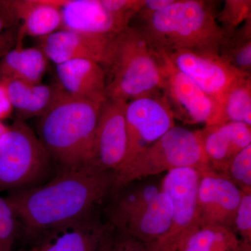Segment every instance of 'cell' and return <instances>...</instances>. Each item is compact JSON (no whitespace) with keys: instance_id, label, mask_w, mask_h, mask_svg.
I'll return each instance as SVG.
<instances>
[{"instance_id":"8","label":"cell","mask_w":251,"mask_h":251,"mask_svg":"<svg viewBox=\"0 0 251 251\" xmlns=\"http://www.w3.org/2000/svg\"><path fill=\"white\" fill-rule=\"evenodd\" d=\"M201 172L191 168L168 172L161 188L171 200L173 213L168 232L158 242L153 243L163 251H178L195 230L200 227L198 193Z\"/></svg>"},{"instance_id":"31","label":"cell","mask_w":251,"mask_h":251,"mask_svg":"<svg viewBox=\"0 0 251 251\" xmlns=\"http://www.w3.org/2000/svg\"><path fill=\"white\" fill-rule=\"evenodd\" d=\"M175 0H145V4L137 16H148L168 7Z\"/></svg>"},{"instance_id":"28","label":"cell","mask_w":251,"mask_h":251,"mask_svg":"<svg viewBox=\"0 0 251 251\" xmlns=\"http://www.w3.org/2000/svg\"><path fill=\"white\" fill-rule=\"evenodd\" d=\"M18 221L6 201L0 197V251H11L17 236Z\"/></svg>"},{"instance_id":"9","label":"cell","mask_w":251,"mask_h":251,"mask_svg":"<svg viewBox=\"0 0 251 251\" xmlns=\"http://www.w3.org/2000/svg\"><path fill=\"white\" fill-rule=\"evenodd\" d=\"M125 116L126 154L119 171L175 126V117L161 90L153 91L127 102Z\"/></svg>"},{"instance_id":"7","label":"cell","mask_w":251,"mask_h":251,"mask_svg":"<svg viewBox=\"0 0 251 251\" xmlns=\"http://www.w3.org/2000/svg\"><path fill=\"white\" fill-rule=\"evenodd\" d=\"M50 160L39 137L16 120L0 139V191L31 188L45 176Z\"/></svg>"},{"instance_id":"4","label":"cell","mask_w":251,"mask_h":251,"mask_svg":"<svg viewBox=\"0 0 251 251\" xmlns=\"http://www.w3.org/2000/svg\"><path fill=\"white\" fill-rule=\"evenodd\" d=\"M103 68L108 99L127 103L161 90L163 78L158 57L143 34L133 26L114 36Z\"/></svg>"},{"instance_id":"18","label":"cell","mask_w":251,"mask_h":251,"mask_svg":"<svg viewBox=\"0 0 251 251\" xmlns=\"http://www.w3.org/2000/svg\"><path fill=\"white\" fill-rule=\"evenodd\" d=\"M60 11L64 30L114 36L128 27L112 16L101 0H61Z\"/></svg>"},{"instance_id":"6","label":"cell","mask_w":251,"mask_h":251,"mask_svg":"<svg viewBox=\"0 0 251 251\" xmlns=\"http://www.w3.org/2000/svg\"><path fill=\"white\" fill-rule=\"evenodd\" d=\"M171 200L160 185L142 184L128 188L109 210V224L115 230L144 243H156L171 224Z\"/></svg>"},{"instance_id":"17","label":"cell","mask_w":251,"mask_h":251,"mask_svg":"<svg viewBox=\"0 0 251 251\" xmlns=\"http://www.w3.org/2000/svg\"><path fill=\"white\" fill-rule=\"evenodd\" d=\"M1 3L15 22H23L16 48L21 47L25 36L40 39L60 29L61 0H10Z\"/></svg>"},{"instance_id":"32","label":"cell","mask_w":251,"mask_h":251,"mask_svg":"<svg viewBox=\"0 0 251 251\" xmlns=\"http://www.w3.org/2000/svg\"><path fill=\"white\" fill-rule=\"evenodd\" d=\"M14 111V108L8 96L4 82L0 80V121L9 118Z\"/></svg>"},{"instance_id":"13","label":"cell","mask_w":251,"mask_h":251,"mask_svg":"<svg viewBox=\"0 0 251 251\" xmlns=\"http://www.w3.org/2000/svg\"><path fill=\"white\" fill-rule=\"evenodd\" d=\"M126 103L107 99L102 103L91 164L117 173L125 162L127 149Z\"/></svg>"},{"instance_id":"22","label":"cell","mask_w":251,"mask_h":251,"mask_svg":"<svg viewBox=\"0 0 251 251\" xmlns=\"http://www.w3.org/2000/svg\"><path fill=\"white\" fill-rule=\"evenodd\" d=\"M228 122H242L251 126V75L239 77L225 92L209 125Z\"/></svg>"},{"instance_id":"14","label":"cell","mask_w":251,"mask_h":251,"mask_svg":"<svg viewBox=\"0 0 251 251\" xmlns=\"http://www.w3.org/2000/svg\"><path fill=\"white\" fill-rule=\"evenodd\" d=\"M242 191L223 175L213 171L201 173L198 193L200 227H233Z\"/></svg>"},{"instance_id":"2","label":"cell","mask_w":251,"mask_h":251,"mask_svg":"<svg viewBox=\"0 0 251 251\" xmlns=\"http://www.w3.org/2000/svg\"><path fill=\"white\" fill-rule=\"evenodd\" d=\"M215 1L175 0L148 16H136L140 31L156 52L186 50L219 54L224 33L216 21Z\"/></svg>"},{"instance_id":"34","label":"cell","mask_w":251,"mask_h":251,"mask_svg":"<svg viewBox=\"0 0 251 251\" xmlns=\"http://www.w3.org/2000/svg\"></svg>"},{"instance_id":"10","label":"cell","mask_w":251,"mask_h":251,"mask_svg":"<svg viewBox=\"0 0 251 251\" xmlns=\"http://www.w3.org/2000/svg\"><path fill=\"white\" fill-rule=\"evenodd\" d=\"M155 52L161 65V92L175 120L185 125H209L215 113V102L194 81L173 65L166 54Z\"/></svg>"},{"instance_id":"29","label":"cell","mask_w":251,"mask_h":251,"mask_svg":"<svg viewBox=\"0 0 251 251\" xmlns=\"http://www.w3.org/2000/svg\"><path fill=\"white\" fill-rule=\"evenodd\" d=\"M101 2L117 21L127 27L143 7L145 0H101Z\"/></svg>"},{"instance_id":"25","label":"cell","mask_w":251,"mask_h":251,"mask_svg":"<svg viewBox=\"0 0 251 251\" xmlns=\"http://www.w3.org/2000/svg\"><path fill=\"white\" fill-rule=\"evenodd\" d=\"M251 18V0H226L216 21L225 35H229Z\"/></svg>"},{"instance_id":"3","label":"cell","mask_w":251,"mask_h":251,"mask_svg":"<svg viewBox=\"0 0 251 251\" xmlns=\"http://www.w3.org/2000/svg\"><path fill=\"white\" fill-rule=\"evenodd\" d=\"M101 105L64 90L40 117L38 137L50 159L63 170L91 164Z\"/></svg>"},{"instance_id":"5","label":"cell","mask_w":251,"mask_h":251,"mask_svg":"<svg viewBox=\"0 0 251 251\" xmlns=\"http://www.w3.org/2000/svg\"><path fill=\"white\" fill-rule=\"evenodd\" d=\"M184 168H195L201 173L212 171L200 130L192 131L175 126L114 175L113 191L137 180Z\"/></svg>"},{"instance_id":"16","label":"cell","mask_w":251,"mask_h":251,"mask_svg":"<svg viewBox=\"0 0 251 251\" xmlns=\"http://www.w3.org/2000/svg\"><path fill=\"white\" fill-rule=\"evenodd\" d=\"M200 133L211 169L221 175L231 160L251 145V126L242 122L205 125Z\"/></svg>"},{"instance_id":"1","label":"cell","mask_w":251,"mask_h":251,"mask_svg":"<svg viewBox=\"0 0 251 251\" xmlns=\"http://www.w3.org/2000/svg\"><path fill=\"white\" fill-rule=\"evenodd\" d=\"M114 173L92 164L63 170L45 185L14 191L6 198L28 235L39 237L80 219L113 191Z\"/></svg>"},{"instance_id":"24","label":"cell","mask_w":251,"mask_h":251,"mask_svg":"<svg viewBox=\"0 0 251 251\" xmlns=\"http://www.w3.org/2000/svg\"><path fill=\"white\" fill-rule=\"evenodd\" d=\"M219 54L236 70L251 75V18L224 36Z\"/></svg>"},{"instance_id":"21","label":"cell","mask_w":251,"mask_h":251,"mask_svg":"<svg viewBox=\"0 0 251 251\" xmlns=\"http://www.w3.org/2000/svg\"><path fill=\"white\" fill-rule=\"evenodd\" d=\"M47 57L41 49L16 48L7 52L0 63L1 78L30 84L41 83L47 70Z\"/></svg>"},{"instance_id":"12","label":"cell","mask_w":251,"mask_h":251,"mask_svg":"<svg viewBox=\"0 0 251 251\" xmlns=\"http://www.w3.org/2000/svg\"><path fill=\"white\" fill-rule=\"evenodd\" d=\"M173 65L194 81L216 104L232 83L251 74L236 70L219 54L202 53L186 50L163 52Z\"/></svg>"},{"instance_id":"23","label":"cell","mask_w":251,"mask_h":251,"mask_svg":"<svg viewBox=\"0 0 251 251\" xmlns=\"http://www.w3.org/2000/svg\"><path fill=\"white\" fill-rule=\"evenodd\" d=\"M178 251H244L237 234L224 226L200 227L182 243Z\"/></svg>"},{"instance_id":"30","label":"cell","mask_w":251,"mask_h":251,"mask_svg":"<svg viewBox=\"0 0 251 251\" xmlns=\"http://www.w3.org/2000/svg\"><path fill=\"white\" fill-rule=\"evenodd\" d=\"M107 251H162L154 244L144 243L114 230Z\"/></svg>"},{"instance_id":"26","label":"cell","mask_w":251,"mask_h":251,"mask_svg":"<svg viewBox=\"0 0 251 251\" xmlns=\"http://www.w3.org/2000/svg\"><path fill=\"white\" fill-rule=\"evenodd\" d=\"M222 175L242 191H251V145L231 160Z\"/></svg>"},{"instance_id":"19","label":"cell","mask_w":251,"mask_h":251,"mask_svg":"<svg viewBox=\"0 0 251 251\" xmlns=\"http://www.w3.org/2000/svg\"><path fill=\"white\" fill-rule=\"evenodd\" d=\"M59 85L67 94L95 103L106 100L103 68L88 59H74L57 65Z\"/></svg>"},{"instance_id":"15","label":"cell","mask_w":251,"mask_h":251,"mask_svg":"<svg viewBox=\"0 0 251 251\" xmlns=\"http://www.w3.org/2000/svg\"><path fill=\"white\" fill-rule=\"evenodd\" d=\"M114 36L59 30L39 39V49L56 65L74 59H88L103 67Z\"/></svg>"},{"instance_id":"11","label":"cell","mask_w":251,"mask_h":251,"mask_svg":"<svg viewBox=\"0 0 251 251\" xmlns=\"http://www.w3.org/2000/svg\"><path fill=\"white\" fill-rule=\"evenodd\" d=\"M114 230L92 213L46 231L31 251H107Z\"/></svg>"},{"instance_id":"27","label":"cell","mask_w":251,"mask_h":251,"mask_svg":"<svg viewBox=\"0 0 251 251\" xmlns=\"http://www.w3.org/2000/svg\"><path fill=\"white\" fill-rule=\"evenodd\" d=\"M233 227H235V233L241 236L244 251H251V191H242Z\"/></svg>"},{"instance_id":"33","label":"cell","mask_w":251,"mask_h":251,"mask_svg":"<svg viewBox=\"0 0 251 251\" xmlns=\"http://www.w3.org/2000/svg\"><path fill=\"white\" fill-rule=\"evenodd\" d=\"M7 128L8 127L6 126L2 123V121H0V139H1L2 135L4 134V133L6 131Z\"/></svg>"},{"instance_id":"20","label":"cell","mask_w":251,"mask_h":251,"mask_svg":"<svg viewBox=\"0 0 251 251\" xmlns=\"http://www.w3.org/2000/svg\"><path fill=\"white\" fill-rule=\"evenodd\" d=\"M13 108L21 120L42 116L64 92L60 85L30 84L13 79L1 78Z\"/></svg>"}]
</instances>
